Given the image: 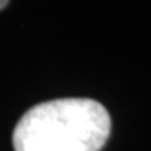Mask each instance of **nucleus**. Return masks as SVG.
<instances>
[{
	"label": "nucleus",
	"instance_id": "nucleus-1",
	"mask_svg": "<svg viewBox=\"0 0 151 151\" xmlns=\"http://www.w3.org/2000/svg\"><path fill=\"white\" fill-rule=\"evenodd\" d=\"M111 133L106 108L93 99H56L28 109L12 133L14 151H100Z\"/></svg>",
	"mask_w": 151,
	"mask_h": 151
},
{
	"label": "nucleus",
	"instance_id": "nucleus-2",
	"mask_svg": "<svg viewBox=\"0 0 151 151\" xmlns=\"http://www.w3.org/2000/svg\"><path fill=\"white\" fill-rule=\"evenodd\" d=\"M8 2H9V0H0V9H3L5 6L8 5Z\"/></svg>",
	"mask_w": 151,
	"mask_h": 151
}]
</instances>
